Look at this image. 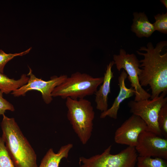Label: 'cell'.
Returning a JSON list of instances; mask_svg holds the SVG:
<instances>
[{"instance_id":"cell-1","label":"cell","mask_w":167,"mask_h":167,"mask_svg":"<svg viewBox=\"0 0 167 167\" xmlns=\"http://www.w3.org/2000/svg\"><path fill=\"white\" fill-rule=\"evenodd\" d=\"M167 45L166 41L158 43L154 47L152 43H148L147 47L142 46L138 54L143 57L139 61L142 71L139 76L141 86H149L151 90L150 98L153 99L161 94L166 95L167 92V53L162 54L164 48Z\"/></svg>"},{"instance_id":"cell-2","label":"cell","mask_w":167,"mask_h":167,"mask_svg":"<svg viewBox=\"0 0 167 167\" xmlns=\"http://www.w3.org/2000/svg\"><path fill=\"white\" fill-rule=\"evenodd\" d=\"M2 116V137L15 167H38L36 153L14 118Z\"/></svg>"},{"instance_id":"cell-3","label":"cell","mask_w":167,"mask_h":167,"mask_svg":"<svg viewBox=\"0 0 167 167\" xmlns=\"http://www.w3.org/2000/svg\"><path fill=\"white\" fill-rule=\"evenodd\" d=\"M66 99L67 118L81 142L85 144L91 137L93 128L95 112L92 103L84 98Z\"/></svg>"},{"instance_id":"cell-4","label":"cell","mask_w":167,"mask_h":167,"mask_svg":"<svg viewBox=\"0 0 167 167\" xmlns=\"http://www.w3.org/2000/svg\"><path fill=\"white\" fill-rule=\"evenodd\" d=\"M103 77L94 78L85 73L76 72L71 74L55 87L51 95L63 99L69 97L74 99L84 98L95 94L102 83Z\"/></svg>"},{"instance_id":"cell-5","label":"cell","mask_w":167,"mask_h":167,"mask_svg":"<svg viewBox=\"0 0 167 167\" xmlns=\"http://www.w3.org/2000/svg\"><path fill=\"white\" fill-rule=\"evenodd\" d=\"M110 145L101 154L79 158V167H135L138 154L135 147L127 146L119 152L111 154Z\"/></svg>"},{"instance_id":"cell-6","label":"cell","mask_w":167,"mask_h":167,"mask_svg":"<svg viewBox=\"0 0 167 167\" xmlns=\"http://www.w3.org/2000/svg\"><path fill=\"white\" fill-rule=\"evenodd\" d=\"M166 95L161 94L151 100L144 99L138 101L131 100L128 103L130 112L140 118L146 123L148 130L162 136L159 128L157 118L162 107L167 104Z\"/></svg>"},{"instance_id":"cell-7","label":"cell","mask_w":167,"mask_h":167,"mask_svg":"<svg viewBox=\"0 0 167 167\" xmlns=\"http://www.w3.org/2000/svg\"><path fill=\"white\" fill-rule=\"evenodd\" d=\"M114 64L118 71L123 69L127 75V77L131 83V87L135 91L134 101L148 99L151 94L141 86L139 76L141 73L140 63L136 56L134 54H129L123 49H121L118 54L113 55Z\"/></svg>"},{"instance_id":"cell-8","label":"cell","mask_w":167,"mask_h":167,"mask_svg":"<svg viewBox=\"0 0 167 167\" xmlns=\"http://www.w3.org/2000/svg\"><path fill=\"white\" fill-rule=\"evenodd\" d=\"M27 75L29 77L28 83L12 92L11 94L14 96L19 97L24 96L27 92L31 91H37L41 93L43 101L47 104L53 100L51 94L54 88L62 83L68 77L66 75L59 76L54 75L52 76L49 80L45 81L37 78L33 74L30 67Z\"/></svg>"},{"instance_id":"cell-9","label":"cell","mask_w":167,"mask_h":167,"mask_svg":"<svg viewBox=\"0 0 167 167\" xmlns=\"http://www.w3.org/2000/svg\"><path fill=\"white\" fill-rule=\"evenodd\" d=\"M135 148L138 156L167 159V138L148 130L140 134Z\"/></svg>"},{"instance_id":"cell-10","label":"cell","mask_w":167,"mask_h":167,"mask_svg":"<svg viewBox=\"0 0 167 167\" xmlns=\"http://www.w3.org/2000/svg\"><path fill=\"white\" fill-rule=\"evenodd\" d=\"M148 130L145 122L139 117L132 114L116 130L114 140L118 144L135 147L140 134Z\"/></svg>"},{"instance_id":"cell-11","label":"cell","mask_w":167,"mask_h":167,"mask_svg":"<svg viewBox=\"0 0 167 167\" xmlns=\"http://www.w3.org/2000/svg\"><path fill=\"white\" fill-rule=\"evenodd\" d=\"M127 75L123 70L118 77L119 91L117 96L115 99L112 105L105 111L101 113L100 118H104L107 117L116 119L117 118L118 113L121 104L125 100L130 98L135 95V91L131 87L127 88L125 84V80Z\"/></svg>"},{"instance_id":"cell-12","label":"cell","mask_w":167,"mask_h":167,"mask_svg":"<svg viewBox=\"0 0 167 167\" xmlns=\"http://www.w3.org/2000/svg\"><path fill=\"white\" fill-rule=\"evenodd\" d=\"M114 64L113 61L110 62L107 66L103 76V80L98 90L95 93L96 108L101 112L107 110L108 108V96L111 92L110 84L114 77L112 68Z\"/></svg>"},{"instance_id":"cell-13","label":"cell","mask_w":167,"mask_h":167,"mask_svg":"<svg viewBox=\"0 0 167 167\" xmlns=\"http://www.w3.org/2000/svg\"><path fill=\"white\" fill-rule=\"evenodd\" d=\"M131 31L138 37H148L155 32L153 24L144 12H134Z\"/></svg>"},{"instance_id":"cell-14","label":"cell","mask_w":167,"mask_h":167,"mask_svg":"<svg viewBox=\"0 0 167 167\" xmlns=\"http://www.w3.org/2000/svg\"><path fill=\"white\" fill-rule=\"evenodd\" d=\"M73 147V144L71 143L62 146L57 153L54 152L52 148H50L42 158L38 167H59L61 160L68 157Z\"/></svg>"},{"instance_id":"cell-15","label":"cell","mask_w":167,"mask_h":167,"mask_svg":"<svg viewBox=\"0 0 167 167\" xmlns=\"http://www.w3.org/2000/svg\"><path fill=\"white\" fill-rule=\"evenodd\" d=\"M29 79L27 75L23 74L19 79L15 80L0 73V91L3 93L9 94L26 84Z\"/></svg>"},{"instance_id":"cell-16","label":"cell","mask_w":167,"mask_h":167,"mask_svg":"<svg viewBox=\"0 0 167 167\" xmlns=\"http://www.w3.org/2000/svg\"><path fill=\"white\" fill-rule=\"evenodd\" d=\"M137 167H167V160L159 158L138 156Z\"/></svg>"},{"instance_id":"cell-17","label":"cell","mask_w":167,"mask_h":167,"mask_svg":"<svg viewBox=\"0 0 167 167\" xmlns=\"http://www.w3.org/2000/svg\"><path fill=\"white\" fill-rule=\"evenodd\" d=\"M0 167H15L2 137H0Z\"/></svg>"},{"instance_id":"cell-18","label":"cell","mask_w":167,"mask_h":167,"mask_svg":"<svg viewBox=\"0 0 167 167\" xmlns=\"http://www.w3.org/2000/svg\"><path fill=\"white\" fill-rule=\"evenodd\" d=\"M157 123L162 136L167 138V104L161 108L159 112Z\"/></svg>"},{"instance_id":"cell-19","label":"cell","mask_w":167,"mask_h":167,"mask_svg":"<svg viewBox=\"0 0 167 167\" xmlns=\"http://www.w3.org/2000/svg\"><path fill=\"white\" fill-rule=\"evenodd\" d=\"M155 22L153 24L155 31L162 33H167V13L158 14L154 16Z\"/></svg>"},{"instance_id":"cell-20","label":"cell","mask_w":167,"mask_h":167,"mask_svg":"<svg viewBox=\"0 0 167 167\" xmlns=\"http://www.w3.org/2000/svg\"><path fill=\"white\" fill-rule=\"evenodd\" d=\"M31 49L30 47L26 50L20 53L7 54L0 49V73H3L4 67L6 63L15 57L22 56L28 53Z\"/></svg>"},{"instance_id":"cell-21","label":"cell","mask_w":167,"mask_h":167,"mask_svg":"<svg viewBox=\"0 0 167 167\" xmlns=\"http://www.w3.org/2000/svg\"><path fill=\"white\" fill-rule=\"evenodd\" d=\"M3 94L0 91V115H2L6 110L14 111L15 110L13 105L3 97Z\"/></svg>"},{"instance_id":"cell-22","label":"cell","mask_w":167,"mask_h":167,"mask_svg":"<svg viewBox=\"0 0 167 167\" xmlns=\"http://www.w3.org/2000/svg\"><path fill=\"white\" fill-rule=\"evenodd\" d=\"M160 2L164 5L166 9H167V0H161Z\"/></svg>"}]
</instances>
